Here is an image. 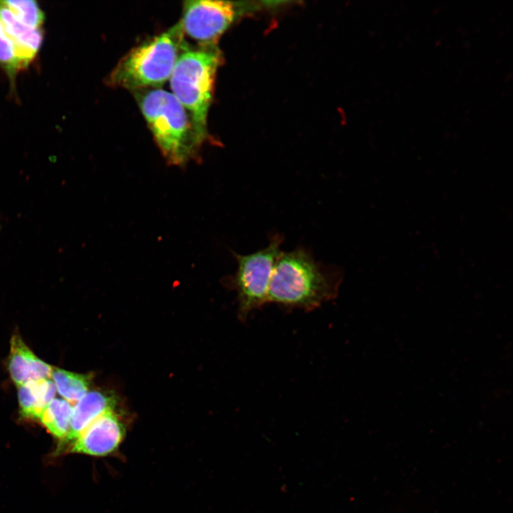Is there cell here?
<instances>
[{"label": "cell", "mask_w": 513, "mask_h": 513, "mask_svg": "<svg viewBox=\"0 0 513 513\" xmlns=\"http://www.w3.org/2000/svg\"><path fill=\"white\" fill-rule=\"evenodd\" d=\"M72 413L73 407L67 400L54 398L39 420L54 437L63 440L69 430Z\"/></svg>", "instance_id": "cell-12"}, {"label": "cell", "mask_w": 513, "mask_h": 513, "mask_svg": "<svg viewBox=\"0 0 513 513\" xmlns=\"http://www.w3.org/2000/svg\"><path fill=\"white\" fill-rule=\"evenodd\" d=\"M222 61L216 46L190 48L180 54L169 79L172 93L183 106L202 145L207 138V115L216 73Z\"/></svg>", "instance_id": "cell-4"}, {"label": "cell", "mask_w": 513, "mask_h": 513, "mask_svg": "<svg viewBox=\"0 0 513 513\" xmlns=\"http://www.w3.org/2000/svg\"><path fill=\"white\" fill-rule=\"evenodd\" d=\"M283 240V236L276 234L266 247L254 253L233 252L237 269L229 281L237 294L242 320L246 321L252 311L268 304L269 284Z\"/></svg>", "instance_id": "cell-5"}, {"label": "cell", "mask_w": 513, "mask_h": 513, "mask_svg": "<svg viewBox=\"0 0 513 513\" xmlns=\"http://www.w3.org/2000/svg\"><path fill=\"white\" fill-rule=\"evenodd\" d=\"M180 21L133 48L106 79L113 88L132 91L160 88L170 78L180 54L187 46Z\"/></svg>", "instance_id": "cell-3"}, {"label": "cell", "mask_w": 513, "mask_h": 513, "mask_svg": "<svg viewBox=\"0 0 513 513\" xmlns=\"http://www.w3.org/2000/svg\"><path fill=\"white\" fill-rule=\"evenodd\" d=\"M115 404L113 395L98 390L88 392L73 408L69 430L63 441L72 443L98 417L113 410Z\"/></svg>", "instance_id": "cell-10"}, {"label": "cell", "mask_w": 513, "mask_h": 513, "mask_svg": "<svg viewBox=\"0 0 513 513\" xmlns=\"http://www.w3.org/2000/svg\"><path fill=\"white\" fill-rule=\"evenodd\" d=\"M0 65L9 78L14 81L17 72L21 70L16 56L14 48L8 39L0 23Z\"/></svg>", "instance_id": "cell-15"}, {"label": "cell", "mask_w": 513, "mask_h": 513, "mask_svg": "<svg viewBox=\"0 0 513 513\" xmlns=\"http://www.w3.org/2000/svg\"><path fill=\"white\" fill-rule=\"evenodd\" d=\"M123 421L113 410L95 420L71 443L70 451L92 456H105L115 450L125 435Z\"/></svg>", "instance_id": "cell-7"}, {"label": "cell", "mask_w": 513, "mask_h": 513, "mask_svg": "<svg viewBox=\"0 0 513 513\" xmlns=\"http://www.w3.org/2000/svg\"><path fill=\"white\" fill-rule=\"evenodd\" d=\"M341 281L339 271L317 261L304 247L281 252L270 281L268 303L313 311L337 296Z\"/></svg>", "instance_id": "cell-1"}, {"label": "cell", "mask_w": 513, "mask_h": 513, "mask_svg": "<svg viewBox=\"0 0 513 513\" xmlns=\"http://www.w3.org/2000/svg\"><path fill=\"white\" fill-rule=\"evenodd\" d=\"M51 377L58 393L67 401L78 402L88 392L90 377L88 375L53 368Z\"/></svg>", "instance_id": "cell-13"}, {"label": "cell", "mask_w": 513, "mask_h": 513, "mask_svg": "<svg viewBox=\"0 0 513 513\" xmlns=\"http://www.w3.org/2000/svg\"><path fill=\"white\" fill-rule=\"evenodd\" d=\"M0 23L5 35L13 44L20 69L26 68L42 44V28H33L20 21L4 1H0Z\"/></svg>", "instance_id": "cell-8"}, {"label": "cell", "mask_w": 513, "mask_h": 513, "mask_svg": "<svg viewBox=\"0 0 513 513\" xmlns=\"http://www.w3.org/2000/svg\"><path fill=\"white\" fill-rule=\"evenodd\" d=\"M8 368L11 379L19 387L30 381L48 378L53 368L38 358L19 335H14Z\"/></svg>", "instance_id": "cell-9"}, {"label": "cell", "mask_w": 513, "mask_h": 513, "mask_svg": "<svg viewBox=\"0 0 513 513\" xmlns=\"http://www.w3.org/2000/svg\"><path fill=\"white\" fill-rule=\"evenodd\" d=\"M135 92L140 109L167 163L183 167L198 160L202 145L188 114L174 95L161 88Z\"/></svg>", "instance_id": "cell-2"}, {"label": "cell", "mask_w": 513, "mask_h": 513, "mask_svg": "<svg viewBox=\"0 0 513 513\" xmlns=\"http://www.w3.org/2000/svg\"><path fill=\"white\" fill-rule=\"evenodd\" d=\"M244 9L245 6L239 2L190 0L184 2L180 21L184 34L201 46H216L221 35Z\"/></svg>", "instance_id": "cell-6"}, {"label": "cell", "mask_w": 513, "mask_h": 513, "mask_svg": "<svg viewBox=\"0 0 513 513\" xmlns=\"http://www.w3.org/2000/svg\"><path fill=\"white\" fill-rule=\"evenodd\" d=\"M20 413L26 418L39 420L48 405L54 399L56 386L49 378L28 382L18 387Z\"/></svg>", "instance_id": "cell-11"}, {"label": "cell", "mask_w": 513, "mask_h": 513, "mask_svg": "<svg viewBox=\"0 0 513 513\" xmlns=\"http://www.w3.org/2000/svg\"><path fill=\"white\" fill-rule=\"evenodd\" d=\"M12 14L22 23L33 28H42L45 14L33 0L4 1Z\"/></svg>", "instance_id": "cell-14"}]
</instances>
